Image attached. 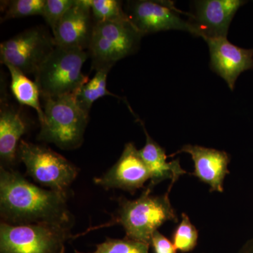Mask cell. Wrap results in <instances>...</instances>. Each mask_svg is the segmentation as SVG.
Here are the masks:
<instances>
[{"mask_svg": "<svg viewBox=\"0 0 253 253\" xmlns=\"http://www.w3.org/2000/svg\"><path fill=\"white\" fill-rule=\"evenodd\" d=\"M67 198L51 190L41 189L20 173L1 167L0 211L2 222L11 225L71 224Z\"/></svg>", "mask_w": 253, "mask_h": 253, "instance_id": "obj_1", "label": "cell"}, {"mask_svg": "<svg viewBox=\"0 0 253 253\" xmlns=\"http://www.w3.org/2000/svg\"><path fill=\"white\" fill-rule=\"evenodd\" d=\"M175 182L171 181L168 191L161 196H153V190L147 186L137 199L120 197L119 207L111 220L94 229L89 228L84 234L94 229L121 225L126 231L125 238L151 245L153 234L160 226L168 221L178 222L175 210L169 200V193Z\"/></svg>", "mask_w": 253, "mask_h": 253, "instance_id": "obj_2", "label": "cell"}, {"mask_svg": "<svg viewBox=\"0 0 253 253\" xmlns=\"http://www.w3.org/2000/svg\"><path fill=\"white\" fill-rule=\"evenodd\" d=\"M86 51L56 46L35 73L44 100L74 94L89 81L83 66L89 57Z\"/></svg>", "mask_w": 253, "mask_h": 253, "instance_id": "obj_3", "label": "cell"}, {"mask_svg": "<svg viewBox=\"0 0 253 253\" xmlns=\"http://www.w3.org/2000/svg\"><path fill=\"white\" fill-rule=\"evenodd\" d=\"M44 113L38 140L53 143L63 150L76 149L83 144L89 113L74 95L44 100Z\"/></svg>", "mask_w": 253, "mask_h": 253, "instance_id": "obj_4", "label": "cell"}, {"mask_svg": "<svg viewBox=\"0 0 253 253\" xmlns=\"http://www.w3.org/2000/svg\"><path fill=\"white\" fill-rule=\"evenodd\" d=\"M73 238L71 224H0L1 253H65V243Z\"/></svg>", "mask_w": 253, "mask_h": 253, "instance_id": "obj_5", "label": "cell"}, {"mask_svg": "<svg viewBox=\"0 0 253 253\" xmlns=\"http://www.w3.org/2000/svg\"><path fill=\"white\" fill-rule=\"evenodd\" d=\"M17 155L24 163L28 176L68 198L70 187L79 173L72 163L49 148L23 140L18 145Z\"/></svg>", "mask_w": 253, "mask_h": 253, "instance_id": "obj_6", "label": "cell"}, {"mask_svg": "<svg viewBox=\"0 0 253 253\" xmlns=\"http://www.w3.org/2000/svg\"><path fill=\"white\" fill-rule=\"evenodd\" d=\"M143 36L130 21L95 23L88 53L95 71L109 70L135 53Z\"/></svg>", "mask_w": 253, "mask_h": 253, "instance_id": "obj_7", "label": "cell"}, {"mask_svg": "<svg viewBox=\"0 0 253 253\" xmlns=\"http://www.w3.org/2000/svg\"><path fill=\"white\" fill-rule=\"evenodd\" d=\"M54 37L44 28L26 30L0 44L1 63H11L24 74H34L54 50Z\"/></svg>", "mask_w": 253, "mask_h": 253, "instance_id": "obj_8", "label": "cell"}, {"mask_svg": "<svg viewBox=\"0 0 253 253\" xmlns=\"http://www.w3.org/2000/svg\"><path fill=\"white\" fill-rule=\"evenodd\" d=\"M127 14L133 26L142 35L158 32L181 31L196 37L194 24L181 17V11L168 1L138 0L128 1Z\"/></svg>", "mask_w": 253, "mask_h": 253, "instance_id": "obj_9", "label": "cell"}, {"mask_svg": "<svg viewBox=\"0 0 253 253\" xmlns=\"http://www.w3.org/2000/svg\"><path fill=\"white\" fill-rule=\"evenodd\" d=\"M149 179L151 172L141 159L139 150L130 142L126 144L116 164L102 176L95 177L94 182L106 189H122L134 195L138 189L144 188Z\"/></svg>", "mask_w": 253, "mask_h": 253, "instance_id": "obj_10", "label": "cell"}, {"mask_svg": "<svg viewBox=\"0 0 253 253\" xmlns=\"http://www.w3.org/2000/svg\"><path fill=\"white\" fill-rule=\"evenodd\" d=\"M246 1L241 0H201L195 2L196 14L190 21L194 24L196 37L204 41L226 38L233 18Z\"/></svg>", "mask_w": 253, "mask_h": 253, "instance_id": "obj_11", "label": "cell"}, {"mask_svg": "<svg viewBox=\"0 0 253 253\" xmlns=\"http://www.w3.org/2000/svg\"><path fill=\"white\" fill-rule=\"evenodd\" d=\"M94 24L89 0H76L52 31L56 46L89 49Z\"/></svg>", "mask_w": 253, "mask_h": 253, "instance_id": "obj_12", "label": "cell"}, {"mask_svg": "<svg viewBox=\"0 0 253 253\" xmlns=\"http://www.w3.org/2000/svg\"><path fill=\"white\" fill-rule=\"evenodd\" d=\"M206 42L209 46L211 69L234 90L240 75L253 68V49L234 45L226 38H211Z\"/></svg>", "mask_w": 253, "mask_h": 253, "instance_id": "obj_13", "label": "cell"}, {"mask_svg": "<svg viewBox=\"0 0 253 253\" xmlns=\"http://www.w3.org/2000/svg\"><path fill=\"white\" fill-rule=\"evenodd\" d=\"M186 153L194 163V171L191 175L210 186V191L224 192V181L229 174L228 168L230 157L225 151L204 147L198 145L186 144L168 157Z\"/></svg>", "mask_w": 253, "mask_h": 253, "instance_id": "obj_14", "label": "cell"}, {"mask_svg": "<svg viewBox=\"0 0 253 253\" xmlns=\"http://www.w3.org/2000/svg\"><path fill=\"white\" fill-rule=\"evenodd\" d=\"M139 123L146 135V144L142 149L139 150V154L151 172V179L148 187L154 190L155 186L166 179L177 181L181 175L186 173L181 168L179 160L168 162V156L165 149L151 138L141 120H139Z\"/></svg>", "mask_w": 253, "mask_h": 253, "instance_id": "obj_15", "label": "cell"}, {"mask_svg": "<svg viewBox=\"0 0 253 253\" xmlns=\"http://www.w3.org/2000/svg\"><path fill=\"white\" fill-rule=\"evenodd\" d=\"M26 123L21 115L10 108L0 111V160L1 167L10 169L18 157V141L26 133Z\"/></svg>", "mask_w": 253, "mask_h": 253, "instance_id": "obj_16", "label": "cell"}, {"mask_svg": "<svg viewBox=\"0 0 253 253\" xmlns=\"http://www.w3.org/2000/svg\"><path fill=\"white\" fill-rule=\"evenodd\" d=\"M2 64L7 68L11 76V89L14 97L20 104L34 109L41 124L44 121V113L40 101L41 95L38 84L11 63L4 62Z\"/></svg>", "mask_w": 253, "mask_h": 253, "instance_id": "obj_17", "label": "cell"}, {"mask_svg": "<svg viewBox=\"0 0 253 253\" xmlns=\"http://www.w3.org/2000/svg\"><path fill=\"white\" fill-rule=\"evenodd\" d=\"M109 70L96 71L92 79L85 83L74 94L75 99L82 109L89 113L93 104L106 96H116L107 89V77Z\"/></svg>", "mask_w": 253, "mask_h": 253, "instance_id": "obj_18", "label": "cell"}, {"mask_svg": "<svg viewBox=\"0 0 253 253\" xmlns=\"http://www.w3.org/2000/svg\"><path fill=\"white\" fill-rule=\"evenodd\" d=\"M95 23L124 22L129 16L123 9L122 1L118 0H89Z\"/></svg>", "mask_w": 253, "mask_h": 253, "instance_id": "obj_19", "label": "cell"}, {"mask_svg": "<svg viewBox=\"0 0 253 253\" xmlns=\"http://www.w3.org/2000/svg\"><path fill=\"white\" fill-rule=\"evenodd\" d=\"M181 217L180 223L173 231L172 241L177 251L181 253H187L196 249L199 231L186 213H181Z\"/></svg>", "mask_w": 253, "mask_h": 253, "instance_id": "obj_20", "label": "cell"}, {"mask_svg": "<svg viewBox=\"0 0 253 253\" xmlns=\"http://www.w3.org/2000/svg\"><path fill=\"white\" fill-rule=\"evenodd\" d=\"M151 245L125 238L123 239H107L96 246L93 253H149ZM75 253H80L76 251Z\"/></svg>", "mask_w": 253, "mask_h": 253, "instance_id": "obj_21", "label": "cell"}, {"mask_svg": "<svg viewBox=\"0 0 253 253\" xmlns=\"http://www.w3.org/2000/svg\"><path fill=\"white\" fill-rule=\"evenodd\" d=\"M44 4L45 0H14L9 1L3 20L32 16H42Z\"/></svg>", "mask_w": 253, "mask_h": 253, "instance_id": "obj_22", "label": "cell"}, {"mask_svg": "<svg viewBox=\"0 0 253 253\" xmlns=\"http://www.w3.org/2000/svg\"><path fill=\"white\" fill-rule=\"evenodd\" d=\"M75 1L76 0H45L42 16L52 31Z\"/></svg>", "mask_w": 253, "mask_h": 253, "instance_id": "obj_23", "label": "cell"}, {"mask_svg": "<svg viewBox=\"0 0 253 253\" xmlns=\"http://www.w3.org/2000/svg\"><path fill=\"white\" fill-rule=\"evenodd\" d=\"M151 246L154 253H176L177 251L172 241H169L158 230L153 234Z\"/></svg>", "mask_w": 253, "mask_h": 253, "instance_id": "obj_24", "label": "cell"}, {"mask_svg": "<svg viewBox=\"0 0 253 253\" xmlns=\"http://www.w3.org/2000/svg\"><path fill=\"white\" fill-rule=\"evenodd\" d=\"M238 253H253V237L245 243Z\"/></svg>", "mask_w": 253, "mask_h": 253, "instance_id": "obj_25", "label": "cell"}]
</instances>
